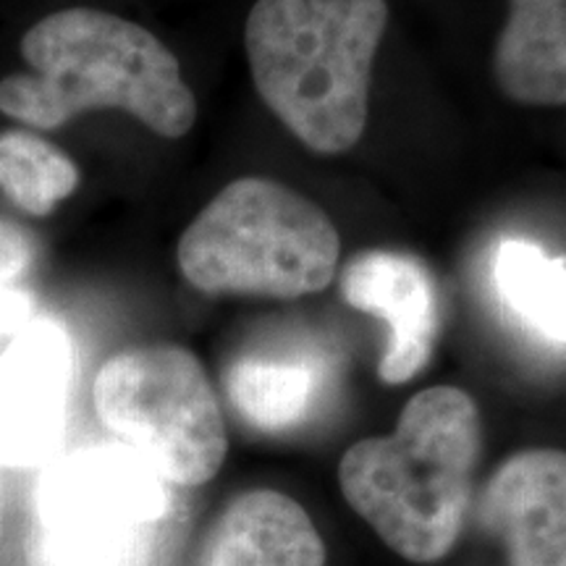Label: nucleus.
<instances>
[{"instance_id":"11","label":"nucleus","mask_w":566,"mask_h":566,"mask_svg":"<svg viewBox=\"0 0 566 566\" xmlns=\"http://www.w3.org/2000/svg\"><path fill=\"white\" fill-rule=\"evenodd\" d=\"M493 76L512 103H566V0H509L493 51Z\"/></svg>"},{"instance_id":"16","label":"nucleus","mask_w":566,"mask_h":566,"mask_svg":"<svg viewBox=\"0 0 566 566\" xmlns=\"http://www.w3.org/2000/svg\"><path fill=\"white\" fill-rule=\"evenodd\" d=\"M34 296L19 286L0 289V342L17 338L34 321Z\"/></svg>"},{"instance_id":"8","label":"nucleus","mask_w":566,"mask_h":566,"mask_svg":"<svg viewBox=\"0 0 566 566\" xmlns=\"http://www.w3.org/2000/svg\"><path fill=\"white\" fill-rule=\"evenodd\" d=\"M338 292L349 307L386 323L380 380L401 386L417 378L433 357L441 331V304L430 268L409 252L365 250L344 265Z\"/></svg>"},{"instance_id":"7","label":"nucleus","mask_w":566,"mask_h":566,"mask_svg":"<svg viewBox=\"0 0 566 566\" xmlns=\"http://www.w3.org/2000/svg\"><path fill=\"white\" fill-rule=\"evenodd\" d=\"M71 373V342L51 317H34L0 354V464L34 467L55 454Z\"/></svg>"},{"instance_id":"5","label":"nucleus","mask_w":566,"mask_h":566,"mask_svg":"<svg viewBox=\"0 0 566 566\" xmlns=\"http://www.w3.org/2000/svg\"><path fill=\"white\" fill-rule=\"evenodd\" d=\"M171 493L150 464L122 443L59 459L34 488V566H147Z\"/></svg>"},{"instance_id":"10","label":"nucleus","mask_w":566,"mask_h":566,"mask_svg":"<svg viewBox=\"0 0 566 566\" xmlns=\"http://www.w3.org/2000/svg\"><path fill=\"white\" fill-rule=\"evenodd\" d=\"M200 566H325V546L300 501L254 488L218 516Z\"/></svg>"},{"instance_id":"14","label":"nucleus","mask_w":566,"mask_h":566,"mask_svg":"<svg viewBox=\"0 0 566 566\" xmlns=\"http://www.w3.org/2000/svg\"><path fill=\"white\" fill-rule=\"evenodd\" d=\"M80 171L53 142L30 132L0 134V189L30 216H48L74 195Z\"/></svg>"},{"instance_id":"13","label":"nucleus","mask_w":566,"mask_h":566,"mask_svg":"<svg viewBox=\"0 0 566 566\" xmlns=\"http://www.w3.org/2000/svg\"><path fill=\"white\" fill-rule=\"evenodd\" d=\"M495 294L537 338L566 346V263L525 239H504L493 258Z\"/></svg>"},{"instance_id":"15","label":"nucleus","mask_w":566,"mask_h":566,"mask_svg":"<svg viewBox=\"0 0 566 566\" xmlns=\"http://www.w3.org/2000/svg\"><path fill=\"white\" fill-rule=\"evenodd\" d=\"M34 260V239L30 231L0 218V289L17 286V281L30 271Z\"/></svg>"},{"instance_id":"4","label":"nucleus","mask_w":566,"mask_h":566,"mask_svg":"<svg viewBox=\"0 0 566 566\" xmlns=\"http://www.w3.org/2000/svg\"><path fill=\"white\" fill-rule=\"evenodd\" d=\"M338 254L342 239L328 212L263 176L223 187L176 247L184 279L200 292L275 300L328 289Z\"/></svg>"},{"instance_id":"12","label":"nucleus","mask_w":566,"mask_h":566,"mask_svg":"<svg viewBox=\"0 0 566 566\" xmlns=\"http://www.w3.org/2000/svg\"><path fill=\"white\" fill-rule=\"evenodd\" d=\"M323 388V365L313 352H247L226 373L233 409L252 428L281 433L315 407Z\"/></svg>"},{"instance_id":"9","label":"nucleus","mask_w":566,"mask_h":566,"mask_svg":"<svg viewBox=\"0 0 566 566\" xmlns=\"http://www.w3.org/2000/svg\"><path fill=\"white\" fill-rule=\"evenodd\" d=\"M478 522L504 548L506 566H566V451L504 459L480 491Z\"/></svg>"},{"instance_id":"1","label":"nucleus","mask_w":566,"mask_h":566,"mask_svg":"<svg viewBox=\"0 0 566 566\" xmlns=\"http://www.w3.org/2000/svg\"><path fill=\"white\" fill-rule=\"evenodd\" d=\"M27 71L0 82V111L34 129H55L87 111L116 108L158 137L197 122L179 59L137 21L95 6L40 17L21 34Z\"/></svg>"},{"instance_id":"6","label":"nucleus","mask_w":566,"mask_h":566,"mask_svg":"<svg viewBox=\"0 0 566 566\" xmlns=\"http://www.w3.org/2000/svg\"><path fill=\"white\" fill-rule=\"evenodd\" d=\"M92 401L101 422L168 485H202L229 451L221 405L192 352L174 344L113 354Z\"/></svg>"},{"instance_id":"3","label":"nucleus","mask_w":566,"mask_h":566,"mask_svg":"<svg viewBox=\"0 0 566 566\" xmlns=\"http://www.w3.org/2000/svg\"><path fill=\"white\" fill-rule=\"evenodd\" d=\"M386 0H258L244 48L258 95L313 153L342 155L363 139Z\"/></svg>"},{"instance_id":"2","label":"nucleus","mask_w":566,"mask_h":566,"mask_svg":"<svg viewBox=\"0 0 566 566\" xmlns=\"http://www.w3.org/2000/svg\"><path fill=\"white\" fill-rule=\"evenodd\" d=\"M480 449L475 399L457 386L424 388L407 401L391 433L346 449L338 485L394 554L436 564L464 530Z\"/></svg>"}]
</instances>
